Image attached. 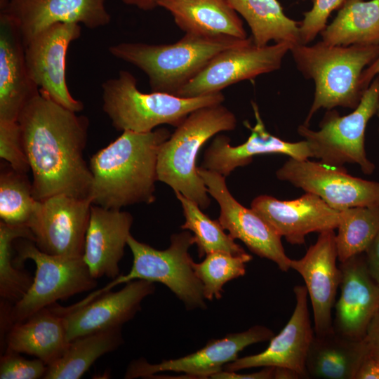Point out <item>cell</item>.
I'll use <instances>...</instances> for the list:
<instances>
[{
	"label": "cell",
	"instance_id": "obj_1",
	"mask_svg": "<svg viewBox=\"0 0 379 379\" xmlns=\"http://www.w3.org/2000/svg\"><path fill=\"white\" fill-rule=\"evenodd\" d=\"M77 113L39 90L18 118L36 201L58 194L90 199L92 175L84 159L89 121Z\"/></svg>",
	"mask_w": 379,
	"mask_h": 379
},
{
	"label": "cell",
	"instance_id": "obj_2",
	"mask_svg": "<svg viewBox=\"0 0 379 379\" xmlns=\"http://www.w3.org/2000/svg\"><path fill=\"white\" fill-rule=\"evenodd\" d=\"M171 136L166 128L148 133L124 131L90 159L93 205L121 209L155 201L157 159L161 145Z\"/></svg>",
	"mask_w": 379,
	"mask_h": 379
},
{
	"label": "cell",
	"instance_id": "obj_3",
	"mask_svg": "<svg viewBox=\"0 0 379 379\" xmlns=\"http://www.w3.org/2000/svg\"><path fill=\"white\" fill-rule=\"evenodd\" d=\"M290 52L298 71L314 82L313 102L303 124L309 126L321 109L358 106L365 91L361 76L379 56V45L331 46L320 41L312 46L295 44Z\"/></svg>",
	"mask_w": 379,
	"mask_h": 379
},
{
	"label": "cell",
	"instance_id": "obj_4",
	"mask_svg": "<svg viewBox=\"0 0 379 379\" xmlns=\"http://www.w3.org/2000/svg\"><path fill=\"white\" fill-rule=\"evenodd\" d=\"M249 38L185 34L169 44L122 42L109 46V51L141 69L152 92L175 95L216 55L245 44Z\"/></svg>",
	"mask_w": 379,
	"mask_h": 379
},
{
	"label": "cell",
	"instance_id": "obj_5",
	"mask_svg": "<svg viewBox=\"0 0 379 379\" xmlns=\"http://www.w3.org/2000/svg\"><path fill=\"white\" fill-rule=\"evenodd\" d=\"M237 118L222 103L198 108L176 127L160 147L157 178L201 209L210 205L207 187L197 172V157L201 147L217 133L234 130Z\"/></svg>",
	"mask_w": 379,
	"mask_h": 379
},
{
	"label": "cell",
	"instance_id": "obj_6",
	"mask_svg": "<svg viewBox=\"0 0 379 379\" xmlns=\"http://www.w3.org/2000/svg\"><path fill=\"white\" fill-rule=\"evenodd\" d=\"M102 109L118 131L148 133L162 124L178 126L195 109L222 103V92L194 97L142 93L135 77L120 70L117 77L102 84Z\"/></svg>",
	"mask_w": 379,
	"mask_h": 379
},
{
	"label": "cell",
	"instance_id": "obj_7",
	"mask_svg": "<svg viewBox=\"0 0 379 379\" xmlns=\"http://www.w3.org/2000/svg\"><path fill=\"white\" fill-rule=\"evenodd\" d=\"M17 257L14 265H20L32 260L36 265L33 281L25 295L13 307H1L3 328L8 330L39 310L66 300L74 295L88 291L97 285V279L82 257H66L41 251L33 241L18 238L15 244Z\"/></svg>",
	"mask_w": 379,
	"mask_h": 379
},
{
	"label": "cell",
	"instance_id": "obj_8",
	"mask_svg": "<svg viewBox=\"0 0 379 379\" xmlns=\"http://www.w3.org/2000/svg\"><path fill=\"white\" fill-rule=\"evenodd\" d=\"M194 244V235L187 230L172 234L171 244L165 250L154 248L130 234L127 245L133 255L131 270L126 275L118 276L94 295L110 291L120 284L142 279L163 284L188 310L206 308L202 284L196 275L194 262L189 253Z\"/></svg>",
	"mask_w": 379,
	"mask_h": 379
},
{
	"label": "cell",
	"instance_id": "obj_9",
	"mask_svg": "<svg viewBox=\"0 0 379 379\" xmlns=\"http://www.w3.org/2000/svg\"><path fill=\"white\" fill-rule=\"evenodd\" d=\"M378 100L379 75L372 80L352 112L340 116L334 109L327 110L318 131L302 124L297 128L298 133L307 142L312 157L333 166L355 164L364 174L371 175L375 166L367 157L365 133Z\"/></svg>",
	"mask_w": 379,
	"mask_h": 379
},
{
	"label": "cell",
	"instance_id": "obj_10",
	"mask_svg": "<svg viewBox=\"0 0 379 379\" xmlns=\"http://www.w3.org/2000/svg\"><path fill=\"white\" fill-rule=\"evenodd\" d=\"M293 46L280 42L258 46L251 36L245 44L216 55L175 95L194 98L222 92L232 84L277 71Z\"/></svg>",
	"mask_w": 379,
	"mask_h": 379
},
{
	"label": "cell",
	"instance_id": "obj_11",
	"mask_svg": "<svg viewBox=\"0 0 379 379\" xmlns=\"http://www.w3.org/2000/svg\"><path fill=\"white\" fill-rule=\"evenodd\" d=\"M277 178L321 198L338 211L379 205V182L350 175L343 166L290 157Z\"/></svg>",
	"mask_w": 379,
	"mask_h": 379
},
{
	"label": "cell",
	"instance_id": "obj_12",
	"mask_svg": "<svg viewBox=\"0 0 379 379\" xmlns=\"http://www.w3.org/2000/svg\"><path fill=\"white\" fill-rule=\"evenodd\" d=\"M91 199L58 194L36 201L27 223L42 252L82 257L88 229Z\"/></svg>",
	"mask_w": 379,
	"mask_h": 379
},
{
	"label": "cell",
	"instance_id": "obj_13",
	"mask_svg": "<svg viewBox=\"0 0 379 379\" xmlns=\"http://www.w3.org/2000/svg\"><path fill=\"white\" fill-rule=\"evenodd\" d=\"M197 172L208 194L220 208L218 221L234 239L241 240L253 253L274 262L283 272L291 269L281 237L258 212L239 203L230 192L225 177L202 167Z\"/></svg>",
	"mask_w": 379,
	"mask_h": 379
},
{
	"label": "cell",
	"instance_id": "obj_14",
	"mask_svg": "<svg viewBox=\"0 0 379 379\" xmlns=\"http://www.w3.org/2000/svg\"><path fill=\"white\" fill-rule=\"evenodd\" d=\"M81 35L77 23L59 22L36 34L25 44L28 75L39 89L57 103L75 112L84 104L70 93L66 80L69 46Z\"/></svg>",
	"mask_w": 379,
	"mask_h": 379
},
{
	"label": "cell",
	"instance_id": "obj_15",
	"mask_svg": "<svg viewBox=\"0 0 379 379\" xmlns=\"http://www.w3.org/2000/svg\"><path fill=\"white\" fill-rule=\"evenodd\" d=\"M274 335L267 327L255 325L245 331L211 340L201 349L180 358L156 364L145 359L133 361L126 370L125 378H149L161 371L182 372L189 378H211L225 365L235 361L246 347L270 340Z\"/></svg>",
	"mask_w": 379,
	"mask_h": 379
},
{
	"label": "cell",
	"instance_id": "obj_16",
	"mask_svg": "<svg viewBox=\"0 0 379 379\" xmlns=\"http://www.w3.org/2000/svg\"><path fill=\"white\" fill-rule=\"evenodd\" d=\"M153 282L136 279L118 291H108L91 300L64 307L69 342L90 333L121 328L140 309L142 301L154 293Z\"/></svg>",
	"mask_w": 379,
	"mask_h": 379
},
{
	"label": "cell",
	"instance_id": "obj_17",
	"mask_svg": "<svg viewBox=\"0 0 379 379\" xmlns=\"http://www.w3.org/2000/svg\"><path fill=\"white\" fill-rule=\"evenodd\" d=\"M334 230L319 233L317 241L300 259L291 260V269L303 279L310 298L315 333L333 329L332 310L340 283V270Z\"/></svg>",
	"mask_w": 379,
	"mask_h": 379
},
{
	"label": "cell",
	"instance_id": "obj_18",
	"mask_svg": "<svg viewBox=\"0 0 379 379\" xmlns=\"http://www.w3.org/2000/svg\"><path fill=\"white\" fill-rule=\"evenodd\" d=\"M295 305L284 328L270 340L262 352L227 364L222 370L238 371L243 369L274 366L296 372L300 378H307L306 359L314 335L308 309V294L305 286L293 288Z\"/></svg>",
	"mask_w": 379,
	"mask_h": 379
},
{
	"label": "cell",
	"instance_id": "obj_19",
	"mask_svg": "<svg viewBox=\"0 0 379 379\" xmlns=\"http://www.w3.org/2000/svg\"><path fill=\"white\" fill-rule=\"evenodd\" d=\"M106 0H9L5 14L20 32L24 44L39 33L59 22L77 23L89 29L111 21Z\"/></svg>",
	"mask_w": 379,
	"mask_h": 379
},
{
	"label": "cell",
	"instance_id": "obj_20",
	"mask_svg": "<svg viewBox=\"0 0 379 379\" xmlns=\"http://www.w3.org/2000/svg\"><path fill=\"white\" fill-rule=\"evenodd\" d=\"M340 296L335 303L333 329L353 340H362L379 313V285L370 275L364 253L340 262Z\"/></svg>",
	"mask_w": 379,
	"mask_h": 379
},
{
	"label": "cell",
	"instance_id": "obj_21",
	"mask_svg": "<svg viewBox=\"0 0 379 379\" xmlns=\"http://www.w3.org/2000/svg\"><path fill=\"white\" fill-rule=\"evenodd\" d=\"M251 208L293 245L304 244L310 233L337 229L341 218L340 211L310 192L293 200L260 195L252 201Z\"/></svg>",
	"mask_w": 379,
	"mask_h": 379
},
{
	"label": "cell",
	"instance_id": "obj_22",
	"mask_svg": "<svg viewBox=\"0 0 379 379\" xmlns=\"http://www.w3.org/2000/svg\"><path fill=\"white\" fill-rule=\"evenodd\" d=\"M251 103L256 122L251 126L248 121H244L251 131L247 140L239 145L232 146L228 137L216 136L206 150L201 167L226 177L235 168L251 163L253 157L258 155L282 154L301 160L312 157L306 140L288 142L269 133L257 104Z\"/></svg>",
	"mask_w": 379,
	"mask_h": 379
},
{
	"label": "cell",
	"instance_id": "obj_23",
	"mask_svg": "<svg viewBox=\"0 0 379 379\" xmlns=\"http://www.w3.org/2000/svg\"><path fill=\"white\" fill-rule=\"evenodd\" d=\"M133 221L128 212L92 204L83 259L95 279L119 276V263Z\"/></svg>",
	"mask_w": 379,
	"mask_h": 379
},
{
	"label": "cell",
	"instance_id": "obj_24",
	"mask_svg": "<svg viewBox=\"0 0 379 379\" xmlns=\"http://www.w3.org/2000/svg\"><path fill=\"white\" fill-rule=\"evenodd\" d=\"M39 92L27 73L22 36L1 13L0 121H17L22 109Z\"/></svg>",
	"mask_w": 379,
	"mask_h": 379
},
{
	"label": "cell",
	"instance_id": "obj_25",
	"mask_svg": "<svg viewBox=\"0 0 379 379\" xmlns=\"http://www.w3.org/2000/svg\"><path fill=\"white\" fill-rule=\"evenodd\" d=\"M6 350L35 357L49 366L68 348L63 307L57 302L44 307L7 332Z\"/></svg>",
	"mask_w": 379,
	"mask_h": 379
},
{
	"label": "cell",
	"instance_id": "obj_26",
	"mask_svg": "<svg viewBox=\"0 0 379 379\" xmlns=\"http://www.w3.org/2000/svg\"><path fill=\"white\" fill-rule=\"evenodd\" d=\"M185 34L248 38L244 23L228 0H157Z\"/></svg>",
	"mask_w": 379,
	"mask_h": 379
},
{
	"label": "cell",
	"instance_id": "obj_27",
	"mask_svg": "<svg viewBox=\"0 0 379 379\" xmlns=\"http://www.w3.org/2000/svg\"><path fill=\"white\" fill-rule=\"evenodd\" d=\"M368 347L364 339L346 338L333 329L315 333L307 359V378L354 379Z\"/></svg>",
	"mask_w": 379,
	"mask_h": 379
},
{
	"label": "cell",
	"instance_id": "obj_28",
	"mask_svg": "<svg viewBox=\"0 0 379 379\" xmlns=\"http://www.w3.org/2000/svg\"><path fill=\"white\" fill-rule=\"evenodd\" d=\"M320 34L331 46L379 45V0H346Z\"/></svg>",
	"mask_w": 379,
	"mask_h": 379
},
{
	"label": "cell",
	"instance_id": "obj_29",
	"mask_svg": "<svg viewBox=\"0 0 379 379\" xmlns=\"http://www.w3.org/2000/svg\"><path fill=\"white\" fill-rule=\"evenodd\" d=\"M246 21L254 44L258 46L274 43L300 44V22L288 17L277 0H228Z\"/></svg>",
	"mask_w": 379,
	"mask_h": 379
},
{
	"label": "cell",
	"instance_id": "obj_30",
	"mask_svg": "<svg viewBox=\"0 0 379 379\" xmlns=\"http://www.w3.org/2000/svg\"><path fill=\"white\" fill-rule=\"evenodd\" d=\"M123 343L121 328L104 330L70 342L64 354L48 366L45 379H79L102 355Z\"/></svg>",
	"mask_w": 379,
	"mask_h": 379
},
{
	"label": "cell",
	"instance_id": "obj_31",
	"mask_svg": "<svg viewBox=\"0 0 379 379\" xmlns=\"http://www.w3.org/2000/svg\"><path fill=\"white\" fill-rule=\"evenodd\" d=\"M335 243L338 260L364 253L379 232V205L340 211Z\"/></svg>",
	"mask_w": 379,
	"mask_h": 379
},
{
	"label": "cell",
	"instance_id": "obj_32",
	"mask_svg": "<svg viewBox=\"0 0 379 379\" xmlns=\"http://www.w3.org/2000/svg\"><path fill=\"white\" fill-rule=\"evenodd\" d=\"M175 194L181 204L185 218V222L180 227L193 232L200 258L216 251H223L233 255H242L246 253L234 241V239L225 232L218 220H211L201 211L195 202L180 192L175 191Z\"/></svg>",
	"mask_w": 379,
	"mask_h": 379
},
{
	"label": "cell",
	"instance_id": "obj_33",
	"mask_svg": "<svg viewBox=\"0 0 379 379\" xmlns=\"http://www.w3.org/2000/svg\"><path fill=\"white\" fill-rule=\"evenodd\" d=\"M18 238L34 240L27 225H13L0 222V296L4 301L16 303L27 293L33 278L14 267L13 245Z\"/></svg>",
	"mask_w": 379,
	"mask_h": 379
},
{
	"label": "cell",
	"instance_id": "obj_34",
	"mask_svg": "<svg viewBox=\"0 0 379 379\" xmlns=\"http://www.w3.org/2000/svg\"><path fill=\"white\" fill-rule=\"evenodd\" d=\"M36 200L32 184L26 173L9 168L0 173L1 221L13 225H27Z\"/></svg>",
	"mask_w": 379,
	"mask_h": 379
},
{
	"label": "cell",
	"instance_id": "obj_35",
	"mask_svg": "<svg viewBox=\"0 0 379 379\" xmlns=\"http://www.w3.org/2000/svg\"><path fill=\"white\" fill-rule=\"evenodd\" d=\"M252 256L246 253L233 255L223 251L208 253L199 263L194 262L196 275L201 281L205 299H220L223 293V286L228 281L244 276L246 264Z\"/></svg>",
	"mask_w": 379,
	"mask_h": 379
},
{
	"label": "cell",
	"instance_id": "obj_36",
	"mask_svg": "<svg viewBox=\"0 0 379 379\" xmlns=\"http://www.w3.org/2000/svg\"><path fill=\"white\" fill-rule=\"evenodd\" d=\"M0 157L17 171L30 170L18 121H0Z\"/></svg>",
	"mask_w": 379,
	"mask_h": 379
},
{
	"label": "cell",
	"instance_id": "obj_37",
	"mask_svg": "<svg viewBox=\"0 0 379 379\" xmlns=\"http://www.w3.org/2000/svg\"><path fill=\"white\" fill-rule=\"evenodd\" d=\"M346 0H313L310 10L303 13L300 22V44H308L326 27L331 13L340 8Z\"/></svg>",
	"mask_w": 379,
	"mask_h": 379
},
{
	"label": "cell",
	"instance_id": "obj_38",
	"mask_svg": "<svg viewBox=\"0 0 379 379\" xmlns=\"http://www.w3.org/2000/svg\"><path fill=\"white\" fill-rule=\"evenodd\" d=\"M48 366L39 359H27L20 353L6 350L1 357V379L44 378Z\"/></svg>",
	"mask_w": 379,
	"mask_h": 379
},
{
	"label": "cell",
	"instance_id": "obj_39",
	"mask_svg": "<svg viewBox=\"0 0 379 379\" xmlns=\"http://www.w3.org/2000/svg\"><path fill=\"white\" fill-rule=\"evenodd\" d=\"M276 367L266 366L259 371L250 373H237V371L222 370L211 378L216 379H275Z\"/></svg>",
	"mask_w": 379,
	"mask_h": 379
},
{
	"label": "cell",
	"instance_id": "obj_40",
	"mask_svg": "<svg viewBox=\"0 0 379 379\" xmlns=\"http://www.w3.org/2000/svg\"><path fill=\"white\" fill-rule=\"evenodd\" d=\"M368 271L379 285V232L364 251Z\"/></svg>",
	"mask_w": 379,
	"mask_h": 379
},
{
	"label": "cell",
	"instance_id": "obj_41",
	"mask_svg": "<svg viewBox=\"0 0 379 379\" xmlns=\"http://www.w3.org/2000/svg\"><path fill=\"white\" fill-rule=\"evenodd\" d=\"M354 379H379V361L370 353L369 350L361 361Z\"/></svg>",
	"mask_w": 379,
	"mask_h": 379
},
{
	"label": "cell",
	"instance_id": "obj_42",
	"mask_svg": "<svg viewBox=\"0 0 379 379\" xmlns=\"http://www.w3.org/2000/svg\"><path fill=\"white\" fill-rule=\"evenodd\" d=\"M364 340L370 353L379 361V313L371 322Z\"/></svg>",
	"mask_w": 379,
	"mask_h": 379
},
{
	"label": "cell",
	"instance_id": "obj_43",
	"mask_svg": "<svg viewBox=\"0 0 379 379\" xmlns=\"http://www.w3.org/2000/svg\"><path fill=\"white\" fill-rule=\"evenodd\" d=\"M378 75H379V56L364 70L360 79L362 88L365 91L372 80Z\"/></svg>",
	"mask_w": 379,
	"mask_h": 379
},
{
	"label": "cell",
	"instance_id": "obj_44",
	"mask_svg": "<svg viewBox=\"0 0 379 379\" xmlns=\"http://www.w3.org/2000/svg\"><path fill=\"white\" fill-rule=\"evenodd\" d=\"M124 4L138 8L142 11H152L158 7L157 0H120Z\"/></svg>",
	"mask_w": 379,
	"mask_h": 379
},
{
	"label": "cell",
	"instance_id": "obj_45",
	"mask_svg": "<svg viewBox=\"0 0 379 379\" xmlns=\"http://www.w3.org/2000/svg\"><path fill=\"white\" fill-rule=\"evenodd\" d=\"M375 115L378 117V118L379 119V100H378V105H377ZM378 134H379V126H378Z\"/></svg>",
	"mask_w": 379,
	"mask_h": 379
}]
</instances>
